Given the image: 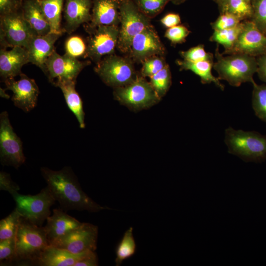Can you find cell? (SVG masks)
Returning <instances> with one entry per match:
<instances>
[{"instance_id": "74e56055", "label": "cell", "mask_w": 266, "mask_h": 266, "mask_svg": "<svg viewBox=\"0 0 266 266\" xmlns=\"http://www.w3.org/2000/svg\"><path fill=\"white\" fill-rule=\"evenodd\" d=\"M241 22L238 18L233 14L222 13L215 21L211 23L210 25L214 31L223 30L234 28Z\"/></svg>"}, {"instance_id": "8992f818", "label": "cell", "mask_w": 266, "mask_h": 266, "mask_svg": "<svg viewBox=\"0 0 266 266\" xmlns=\"http://www.w3.org/2000/svg\"><path fill=\"white\" fill-rule=\"evenodd\" d=\"M37 35L24 19L22 10L0 16V48L21 46L26 48Z\"/></svg>"}, {"instance_id": "4dcf8cb0", "label": "cell", "mask_w": 266, "mask_h": 266, "mask_svg": "<svg viewBox=\"0 0 266 266\" xmlns=\"http://www.w3.org/2000/svg\"><path fill=\"white\" fill-rule=\"evenodd\" d=\"M252 107L255 115L266 123V84L252 83Z\"/></svg>"}, {"instance_id": "cb8c5ba5", "label": "cell", "mask_w": 266, "mask_h": 266, "mask_svg": "<svg viewBox=\"0 0 266 266\" xmlns=\"http://www.w3.org/2000/svg\"><path fill=\"white\" fill-rule=\"evenodd\" d=\"M75 81H61L56 82L54 85L61 89L68 107L75 116L80 128L84 129L85 113L82 100L75 90Z\"/></svg>"}, {"instance_id": "2e32d148", "label": "cell", "mask_w": 266, "mask_h": 266, "mask_svg": "<svg viewBox=\"0 0 266 266\" xmlns=\"http://www.w3.org/2000/svg\"><path fill=\"white\" fill-rule=\"evenodd\" d=\"M20 78L4 81L7 89L13 93L12 100L14 105L25 112H29L36 105L39 89L34 79L22 73Z\"/></svg>"}, {"instance_id": "f6af8a7d", "label": "cell", "mask_w": 266, "mask_h": 266, "mask_svg": "<svg viewBox=\"0 0 266 266\" xmlns=\"http://www.w3.org/2000/svg\"><path fill=\"white\" fill-rule=\"evenodd\" d=\"M257 73L259 79L266 84V53L257 57Z\"/></svg>"}, {"instance_id": "4316f807", "label": "cell", "mask_w": 266, "mask_h": 266, "mask_svg": "<svg viewBox=\"0 0 266 266\" xmlns=\"http://www.w3.org/2000/svg\"><path fill=\"white\" fill-rule=\"evenodd\" d=\"M219 8L220 13H229L241 21L250 20L253 13L251 0H224Z\"/></svg>"}, {"instance_id": "e575fe53", "label": "cell", "mask_w": 266, "mask_h": 266, "mask_svg": "<svg viewBox=\"0 0 266 266\" xmlns=\"http://www.w3.org/2000/svg\"><path fill=\"white\" fill-rule=\"evenodd\" d=\"M180 55L183 60L192 62L213 61L214 59L213 54L207 52L203 44H199L186 51H181Z\"/></svg>"}, {"instance_id": "5b68a950", "label": "cell", "mask_w": 266, "mask_h": 266, "mask_svg": "<svg viewBox=\"0 0 266 266\" xmlns=\"http://www.w3.org/2000/svg\"><path fill=\"white\" fill-rule=\"evenodd\" d=\"M119 13L120 28L117 47L128 53L134 37L151 25L150 17L133 0H120Z\"/></svg>"}, {"instance_id": "30bf717a", "label": "cell", "mask_w": 266, "mask_h": 266, "mask_svg": "<svg viewBox=\"0 0 266 266\" xmlns=\"http://www.w3.org/2000/svg\"><path fill=\"white\" fill-rule=\"evenodd\" d=\"M0 158L2 165L16 168L26 160L22 143L13 131L6 111L0 115Z\"/></svg>"}, {"instance_id": "bcb514c9", "label": "cell", "mask_w": 266, "mask_h": 266, "mask_svg": "<svg viewBox=\"0 0 266 266\" xmlns=\"http://www.w3.org/2000/svg\"><path fill=\"white\" fill-rule=\"evenodd\" d=\"M187 0H170V1H171L173 4L176 5L180 4Z\"/></svg>"}, {"instance_id": "f546056e", "label": "cell", "mask_w": 266, "mask_h": 266, "mask_svg": "<svg viewBox=\"0 0 266 266\" xmlns=\"http://www.w3.org/2000/svg\"><path fill=\"white\" fill-rule=\"evenodd\" d=\"M22 215L15 208L7 216L0 221V241L15 237Z\"/></svg>"}, {"instance_id": "836d02e7", "label": "cell", "mask_w": 266, "mask_h": 266, "mask_svg": "<svg viewBox=\"0 0 266 266\" xmlns=\"http://www.w3.org/2000/svg\"><path fill=\"white\" fill-rule=\"evenodd\" d=\"M251 2L253 13L250 21L266 34V0H251Z\"/></svg>"}, {"instance_id": "7dc6e473", "label": "cell", "mask_w": 266, "mask_h": 266, "mask_svg": "<svg viewBox=\"0 0 266 266\" xmlns=\"http://www.w3.org/2000/svg\"><path fill=\"white\" fill-rule=\"evenodd\" d=\"M217 4L219 8L222 5L224 0H213Z\"/></svg>"}, {"instance_id": "f35d334b", "label": "cell", "mask_w": 266, "mask_h": 266, "mask_svg": "<svg viewBox=\"0 0 266 266\" xmlns=\"http://www.w3.org/2000/svg\"><path fill=\"white\" fill-rule=\"evenodd\" d=\"M15 254V238H12L0 241V265L13 263Z\"/></svg>"}, {"instance_id": "d590c367", "label": "cell", "mask_w": 266, "mask_h": 266, "mask_svg": "<svg viewBox=\"0 0 266 266\" xmlns=\"http://www.w3.org/2000/svg\"><path fill=\"white\" fill-rule=\"evenodd\" d=\"M170 0H136L140 10L149 17L159 13Z\"/></svg>"}, {"instance_id": "277c9868", "label": "cell", "mask_w": 266, "mask_h": 266, "mask_svg": "<svg viewBox=\"0 0 266 266\" xmlns=\"http://www.w3.org/2000/svg\"><path fill=\"white\" fill-rule=\"evenodd\" d=\"M225 142L230 153L245 161L261 162L266 159V135L255 131L225 130Z\"/></svg>"}, {"instance_id": "8fae6325", "label": "cell", "mask_w": 266, "mask_h": 266, "mask_svg": "<svg viewBox=\"0 0 266 266\" xmlns=\"http://www.w3.org/2000/svg\"><path fill=\"white\" fill-rule=\"evenodd\" d=\"M86 31L90 35L87 41L86 57L97 63L102 57L113 54L119 38L118 26H99Z\"/></svg>"}, {"instance_id": "9c48e42d", "label": "cell", "mask_w": 266, "mask_h": 266, "mask_svg": "<svg viewBox=\"0 0 266 266\" xmlns=\"http://www.w3.org/2000/svg\"><path fill=\"white\" fill-rule=\"evenodd\" d=\"M114 96L122 104L134 109L149 107L160 100L150 83L143 76H137L127 85L114 88Z\"/></svg>"}, {"instance_id": "ab89813d", "label": "cell", "mask_w": 266, "mask_h": 266, "mask_svg": "<svg viewBox=\"0 0 266 266\" xmlns=\"http://www.w3.org/2000/svg\"><path fill=\"white\" fill-rule=\"evenodd\" d=\"M190 33L188 29L183 25H177L168 28L165 36L173 44L181 43L185 42L186 37Z\"/></svg>"}, {"instance_id": "52a82bcc", "label": "cell", "mask_w": 266, "mask_h": 266, "mask_svg": "<svg viewBox=\"0 0 266 266\" xmlns=\"http://www.w3.org/2000/svg\"><path fill=\"white\" fill-rule=\"evenodd\" d=\"M94 69L106 85L114 88L127 85L137 77L131 60L113 54L97 63Z\"/></svg>"}, {"instance_id": "83f0119b", "label": "cell", "mask_w": 266, "mask_h": 266, "mask_svg": "<svg viewBox=\"0 0 266 266\" xmlns=\"http://www.w3.org/2000/svg\"><path fill=\"white\" fill-rule=\"evenodd\" d=\"M136 249L133 228L131 227L125 232L116 248V266H120L124 260L132 257L135 254Z\"/></svg>"}, {"instance_id": "7402d4cb", "label": "cell", "mask_w": 266, "mask_h": 266, "mask_svg": "<svg viewBox=\"0 0 266 266\" xmlns=\"http://www.w3.org/2000/svg\"><path fill=\"white\" fill-rule=\"evenodd\" d=\"M89 251L73 254L65 249L49 245L41 253L35 265L40 266H74Z\"/></svg>"}, {"instance_id": "7bdbcfd3", "label": "cell", "mask_w": 266, "mask_h": 266, "mask_svg": "<svg viewBox=\"0 0 266 266\" xmlns=\"http://www.w3.org/2000/svg\"><path fill=\"white\" fill-rule=\"evenodd\" d=\"M98 259L95 251H89L85 256L77 261L74 266H97Z\"/></svg>"}, {"instance_id": "603a6c76", "label": "cell", "mask_w": 266, "mask_h": 266, "mask_svg": "<svg viewBox=\"0 0 266 266\" xmlns=\"http://www.w3.org/2000/svg\"><path fill=\"white\" fill-rule=\"evenodd\" d=\"M21 10L24 19L37 35L50 33L49 24L38 0H24Z\"/></svg>"}, {"instance_id": "c3c4849f", "label": "cell", "mask_w": 266, "mask_h": 266, "mask_svg": "<svg viewBox=\"0 0 266 266\" xmlns=\"http://www.w3.org/2000/svg\"></svg>"}, {"instance_id": "e0dca14e", "label": "cell", "mask_w": 266, "mask_h": 266, "mask_svg": "<svg viewBox=\"0 0 266 266\" xmlns=\"http://www.w3.org/2000/svg\"><path fill=\"white\" fill-rule=\"evenodd\" d=\"M53 33L45 35H35L26 48L29 55V63L39 67L45 73V63L55 51V43L62 35Z\"/></svg>"}, {"instance_id": "7a4b0ae2", "label": "cell", "mask_w": 266, "mask_h": 266, "mask_svg": "<svg viewBox=\"0 0 266 266\" xmlns=\"http://www.w3.org/2000/svg\"><path fill=\"white\" fill-rule=\"evenodd\" d=\"M215 56L216 61L214 62L213 68L217 72L219 80H225L234 87L255 82L253 75L258 68L256 57L242 54L224 56L219 51L218 44Z\"/></svg>"}, {"instance_id": "9a60e30c", "label": "cell", "mask_w": 266, "mask_h": 266, "mask_svg": "<svg viewBox=\"0 0 266 266\" xmlns=\"http://www.w3.org/2000/svg\"><path fill=\"white\" fill-rule=\"evenodd\" d=\"M165 52L164 45L151 25L134 37L129 53L134 61L143 62L150 57L164 55Z\"/></svg>"}, {"instance_id": "d6986e66", "label": "cell", "mask_w": 266, "mask_h": 266, "mask_svg": "<svg viewBox=\"0 0 266 266\" xmlns=\"http://www.w3.org/2000/svg\"><path fill=\"white\" fill-rule=\"evenodd\" d=\"M120 0H93L91 20L86 31L99 26H118L120 23Z\"/></svg>"}, {"instance_id": "484cf974", "label": "cell", "mask_w": 266, "mask_h": 266, "mask_svg": "<svg viewBox=\"0 0 266 266\" xmlns=\"http://www.w3.org/2000/svg\"><path fill=\"white\" fill-rule=\"evenodd\" d=\"M64 0H38L49 24L50 33L63 34L61 26L62 13Z\"/></svg>"}, {"instance_id": "ac0fdd59", "label": "cell", "mask_w": 266, "mask_h": 266, "mask_svg": "<svg viewBox=\"0 0 266 266\" xmlns=\"http://www.w3.org/2000/svg\"><path fill=\"white\" fill-rule=\"evenodd\" d=\"M92 4L93 0H65L64 33H71L81 25L91 21Z\"/></svg>"}, {"instance_id": "ffe728a7", "label": "cell", "mask_w": 266, "mask_h": 266, "mask_svg": "<svg viewBox=\"0 0 266 266\" xmlns=\"http://www.w3.org/2000/svg\"><path fill=\"white\" fill-rule=\"evenodd\" d=\"M28 63L29 55L25 48L15 46L9 50L0 48V77L5 81L20 75L22 67Z\"/></svg>"}, {"instance_id": "ba28073f", "label": "cell", "mask_w": 266, "mask_h": 266, "mask_svg": "<svg viewBox=\"0 0 266 266\" xmlns=\"http://www.w3.org/2000/svg\"><path fill=\"white\" fill-rule=\"evenodd\" d=\"M12 196L22 216L40 227L50 216V207L56 201L47 186L35 195H21L17 192Z\"/></svg>"}, {"instance_id": "ee69618b", "label": "cell", "mask_w": 266, "mask_h": 266, "mask_svg": "<svg viewBox=\"0 0 266 266\" xmlns=\"http://www.w3.org/2000/svg\"><path fill=\"white\" fill-rule=\"evenodd\" d=\"M161 22L165 27L169 28L178 25L181 22V19L179 14L170 13L164 16Z\"/></svg>"}, {"instance_id": "60d3db41", "label": "cell", "mask_w": 266, "mask_h": 266, "mask_svg": "<svg viewBox=\"0 0 266 266\" xmlns=\"http://www.w3.org/2000/svg\"><path fill=\"white\" fill-rule=\"evenodd\" d=\"M24 0H0V16L20 10Z\"/></svg>"}, {"instance_id": "b9f144b4", "label": "cell", "mask_w": 266, "mask_h": 266, "mask_svg": "<svg viewBox=\"0 0 266 266\" xmlns=\"http://www.w3.org/2000/svg\"><path fill=\"white\" fill-rule=\"evenodd\" d=\"M0 190L7 191L12 195L18 192L20 190V187L12 180L9 174L0 171Z\"/></svg>"}, {"instance_id": "d4e9b609", "label": "cell", "mask_w": 266, "mask_h": 266, "mask_svg": "<svg viewBox=\"0 0 266 266\" xmlns=\"http://www.w3.org/2000/svg\"><path fill=\"white\" fill-rule=\"evenodd\" d=\"M176 63L181 69L191 70L198 75L200 78L201 83L206 84L213 83L221 90H224L225 86L221 83L218 77H216L212 73L213 61L192 62L183 60H177Z\"/></svg>"}, {"instance_id": "5bb4252c", "label": "cell", "mask_w": 266, "mask_h": 266, "mask_svg": "<svg viewBox=\"0 0 266 266\" xmlns=\"http://www.w3.org/2000/svg\"><path fill=\"white\" fill-rule=\"evenodd\" d=\"M266 53V34L251 21L246 20L233 47L223 54H242L257 58Z\"/></svg>"}, {"instance_id": "44dd1931", "label": "cell", "mask_w": 266, "mask_h": 266, "mask_svg": "<svg viewBox=\"0 0 266 266\" xmlns=\"http://www.w3.org/2000/svg\"><path fill=\"white\" fill-rule=\"evenodd\" d=\"M53 212V215L47 218L46 225L44 227L50 244L82 223L62 208L55 209Z\"/></svg>"}, {"instance_id": "8d00e7d4", "label": "cell", "mask_w": 266, "mask_h": 266, "mask_svg": "<svg viewBox=\"0 0 266 266\" xmlns=\"http://www.w3.org/2000/svg\"><path fill=\"white\" fill-rule=\"evenodd\" d=\"M166 65L164 59L159 56L150 57L142 62L141 74L144 77L150 78L162 70Z\"/></svg>"}, {"instance_id": "4fadbf2b", "label": "cell", "mask_w": 266, "mask_h": 266, "mask_svg": "<svg viewBox=\"0 0 266 266\" xmlns=\"http://www.w3.org/2000/svg\"><path fill=\"white\" fill-rule=\"evenodd\" d=\"M90 62H82L66 54H59L56 50L45 63V74L53 84L61 81H76L79 73Z\"/></svg>"}, {"instance_id": "f1b7e54d", "label": "cell", "mask_w": 266, "mask_h": 266, "mask_svg": "<svg viewBox=\"0 0 266 266\" xmlns=\"http://www.w3.org/2000/svg\"><path fill=\"white\" fill-rule=\"evenodd\" d=\"M244 25V21L236 27L223 30H214L209 38L211 42H215L223 46L224 51L231 49L235 43Z\"/></svg>"}, {"instance_id": "7c38bea8", "label": "cell", "mask_w": 266, "mask_h": 266, "mask_svg": "<svg viewBox=\"0 0 266 266\" xmlns=\"http://www.w3.org/2000/svg\"><path fill=\"white\" fill-rule=\"evenodd\" d=\"M98 228L88 223H82L50 245L73 254L95 251L97 247Z\"/></svg>"}, {"instance_id": "d6a6232c", "label": "cell", "mask_w": 266, "mask_h": 266, "mask_svg": "<svg viewBox=\"0 0 266 266\" xmlns=\"http://www.w3.org/2000/svg\"><path fill=\"white\" fill-rule=\"evenodd\" d=\"M65 49L66 54L78 59L80 57H86L87 44L81 37L72 35L66 40Z\"/></svg>"}, {"instance_id": "1f68e13d", "label": "cell", "mask_w": 266, "mask_h": 266, "mask_svg": "<svg viewBox=\"0 0 266 266\" xmlns=\"http://www.w3.org/2000/svg\"><path fill=\"white\" fill-rule=\"evenodd\" d=\"M151 85L160 99L168 90L171 83V76L168 65L150 77Z\"/></svg>"}, {"instance_id": "6da1fadb", "label": "cell", "mask_w": 266, "mask_h": 266, "mask_svg": "<svg viewBox=\"0 0 266 266\" xmlns=\"http://www.w3.org/2000/svg\"><path fill=\"white\" fill-rule=\"evenodd\" d=\"M41 174L47 184L56 201L63 210H87L97 212L105 209H112L97 203L81 188L72 170L66 167L60 170H53L47 167L41 168Z\"/></svg>"}, {"instance_id": "3957f363", "label": "cell", "mask_w": 266, "mask_h": 266, "mask_svg": "<svg viewBox=\"0 0 266 266\" xmlns=\"http://www.w3.org/2000/svg\"><path fill=\"white\" fill-rule=\"evenodd\" d=\"M13 263L35 265L50 243L44 227L35 225L22 216L15 236Z\"/></svg>"}]
</instances>
